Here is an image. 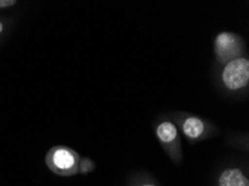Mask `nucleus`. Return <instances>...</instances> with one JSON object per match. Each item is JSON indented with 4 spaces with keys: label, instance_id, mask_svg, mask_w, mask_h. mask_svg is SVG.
<instances>
[{
    "label": "nucleus",
    "instance_id": "nucleus-4",
    "mask_svg": "<svg viewBox=\"0 0 249 186\" xmlns=\"http://www.w3.org/2000/svg\"><path fill=\"white\" fill-rule=\"evenodd\" d=\"M218 186H249V181L239 169H228L219 176Z\"/></svg>",
    "mask_w": 249,
    "mask_h": 186
},
{
    "label": "nucleus",
    "instance_id": "nucleus-2",
    "mask_svg": "<svg viewBox=\"0 0 249 186\" xmlns=\"http://www.w3.org/2000/svg\"><path fill=\"white\" fill-rule=\"evenodd\" d=\"M221 78L229 90L243 89L249 82V60L244 57L230 60L222 70Z\"/></svg>",
    "mask_w": 249,
    "mask_h": 186
},
{
    "label": "nucleus",
    "instance_id": "nucleus-9",
    "mask_svg": "<svg viewBox=\"0 0 249 186\" xmlns=\"http://www.w3.org/2000/svg\"><path fill=\"white\" fill-rule=\"evenodd\" d=\"M2 29H3V25L1 24V21H0V33L2 32Z\"/></svg>",
    "mask_w": 249,
    "mask_h": 186
},
{
    "label": "nucleus",
    "instance_id": "nucleus-8",
    "mask_svg": "<svg viewBox=\"0 0 249 186\" xmlns=\"http://www.w3.org/2000/svg\"><path fill=\"white\" fill-rule=\"evenodd\" d=\"M16 3V0H0V8H7V7H11Z\"/></svg>",
    "mask_w": 249,
    "mask_h": 186
},
{
    "label": "nucleus",
    "instance_id": "nucleus-1",
    "mask_svg": "<svg viewBox=\"0 0 249 186\" xmlns=\"http://www.w3.org/2000/svg\"><path fill=\"white\" fill-rule=\"evenodd\" d=\"M81 157L67 146L52 147L46 155V164L52 172L60 176H71L78 173Z\"/></svg>",
    "mask_w": 249,
    "mask_h": 186
},
{
    "label": "nucleus",
    "instance_id": "nucleus-10",
    "mask_svg": "<svg viewBox=\"0 0 249 186\" xmlns=\"http://www.w3.org/2000/svg\"><path fill=\"white\" fill-rule=\"evenodd\" d=\"M141 186H156V185H153V184H143Z\"/></svg>",
    "mask_w": 249,
    "mask_h": 186
},
{
    "label": "nucleus",
    "instance_id": "nucleus-3",
    "mask_svg": "<svg viewBox=\"0 0 249 186\" xmlns=\"http://www.w3.org/2000/svg\"><path fill=\"white\" fill-rule=\"evenodd\" d=\"M243 47V39L236 34L229 32L220 33L214 39V54L222 64L239 58Z\"/></svg>",
    "mask_w": 249,
    "mask_h": 186
},
{
    "label": "nucleus",
    "instance_id": "nucleus-5",
    "mask_svg": "<svg viewBox=\"0 0 249 186\" xmlns=\"http://www.w3.org/2000/svg\"><path fill=\"white\" fill-rule=\"evenodd\" d=\"M157 136L164 146H171L178 140V128L172 121L164 120L157 127Z\"/></svg>",
    "mask_w": 249,
    "mask_h": 186
},
{
    "label": "nucleus",
    "instance_id": "nucleus-6",
    "mask_svg": "<svg viewBox=\"0 0 249 186\" xmlns=\"http://www.w3.org/2000/svg\"><path fill=\"white\" fill-rule=\"evenodd\" d=\"M182 132L188 138L198 139L205 134L206 124L199 117L189 116L182 123Z\"/></svg>",
    "mask_w": 249,
    "mask_h": 186
},
{
    "label": "nucleus",
    "instance_id": "nucleus-7",
    "mask_svg": "<svg viewBox=\"0 0 249 186\" xmlns=\"http://www.w3.org/2000/svg\"><path fill=\"white\" fill-rule=\"evenodd\" d=\"M95 169V164L89 158H81L80 165H78V172L82 174H88Z\"/></svg>",
    "mask_w": 249,
    "mask_h": 186
}]
</instances>
